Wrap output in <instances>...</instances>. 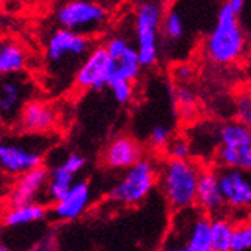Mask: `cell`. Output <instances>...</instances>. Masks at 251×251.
I'll return each instance as SVG.
<instances>
[{
  "instance_id": "obj_1",
  "label": "cell",
  "mask_w": 251,
  "mask_h": 251,
  "mask_svg": "<svg viewBox=\"0 0 251 251\" xmlns=\"http://www.w3.org/2000/svg\"><path fill=\"white\" fill-rule=\"evenodd\" d=\"M247 50V36L236 15L226 3L220 8L217 23L204 39L203 51L215 65H232Z\"/></svg>"
},
{
  "instance_id": "obj_2",
  "label": "cell",
  "mask_w": 251,
  "mask_h": 251,
  "mask_svg": "<svg viewBox=\"0 0 251 251\" xmlns=\"http://www.w3.org/2000/svg\"><path fill=\"white\" fill-rule=\"evenodd\" d=\"M94 49V41L90 36L77 33L66 29H56L50 33L45 42V62L50 75L65 80L73 75L83 59Z\"/></svg>"
},
{
  "instance_id": "obj_3",
  "label": "cell",
  "mask_w": 251,
  "mask_h": 251,
  "mask_svg": "<svg viewBox=\"0 0 251 251\" xmlns=\"http://www.w3.org/2000/svg\"><path fill=\"white\" fill-rule=\"evenodd\" d=\"M51 145V137L44 134H18L5 137L0 143V172L21 176L39 166Z\"/></svg>"
},
{
  "instance_id": "obj_4",
  "label": "cell",
  "mask_w": 251,
  "mask_h": 251,
  "mask_svg": "<svg viewBox=\"0 0 251 251\" xmlns=\"http://www.w3.org/2000/svg\"><path fill=\"white\" fill-rule=\"evenodd\" d=\"M200 169L191 159H167L158 172V182L169 206L176 212L194 206Z\"/></svg>"
},
{
  "instance_id": "obj_5",
  "label": "cell",
  "mask_w": 251,
  "mask_h": 251,
  "mask_svg": "<svg viewBox=\"0 0 251 251\" xmlns=\"http://www.w3.org/2000/svg\"><path fill=\"white\" fill-rule=\"evenodd\" d=\"M215 159L221 169H251V129L250 126L232 121L218 128V148Z\"/></svg>"
},
{
  "instance_id": "obj_6",
  "label": "cell",
  "mask_w": 251,
  "mask_h": 251,
  "mask_svg": "<svg viewBox=\"0 0 251 251\" xmlns=\"http://www.w3.org/2000/svg\"><path fill=\"white\" fill-rule=\"evenodd\" d=\"M158 180V169L152 159L142 161L126 169L122 177L111 188L108 197L122 206H135L148 199Z\"/></svg>"
},
{
  "instance_id": "obj_7",
  "label": "cell",
  "mask_w": 251,
  "mask_h": 251,
  "mask_svg": "<svg viewBox=\"0 0 251 251\" xmlns=\"http://www.w3.org/2000/svg\"><path fill=\"white\" fill-rule=\"evenodd\" d=\"M163 9L153 0L140 3L135 14V50L142 68H151L158 62L159 26H161Z\"/></svg>"
},
{
  "instance_id": "obj_8",
  "label": "cell",
  "mask_w": 251,
  "mask_h": 251,
  "mask_svg": "<svg viewBox=\"0 0 251 251\" xmlns=\"http://www.w3.org/2000/svg\"><path fill=\"white\" fill-rule=\"evenodd\" d=\"M107 11L92 0H68L56 11V21L66 30L87 35L97 32L107 21Z\"/></svg>"
},
{
  "instance_id": "obj_9",
  "label": "cell",
  "mask_w": 251,
  "mask_h": 251,
  "mask_svg": "<svg viewBox=\"0 0 251 251\" xmlns=\"http://www.w3.org/2000/svg\"><path fill=\"white\" fill-rule=\"evenodd\" d=\"M35 84L23 73L0 77V125L15 126L21 110L33 100Z\"/></svg>"
},
{
  "instance_id": "obj_10",
  "label": "cell",
  "mask_w": 251,
  "mask_h": 251,
  "mask_svg": "<svg viewBox=\"0 0 251 251\" xmlns=\"http://www.w3.org/2000/svg\"><path fill=\"white\" fill-rule=\"evenodd\" d=\"M170 230L184 239L191 251H212L211 248V218L197 206L176 211Z\"/></svg>"
},
{
  "instance_id": "obj_11",
  "label": "cell",
  "mask_w": 251,
  "mask_h": 251,
  "mask_svg": "<svg viewBox=\"0 0 251 251\" xmlns=\"http://www.w3.org/2000/svg\"><path fill=\"white\" fill-rule=\"evenodd\" d=\"M102 45L108 56V83L116 80L134 83L139 78L142 65L135 47L129 41L122 36H113Z\"/></svg>"
},
{
  "instance_id": "obj_12",
  "label": "cell",
  "mask_w": 251,
  "mask_h": 251,
  "mask_svg": "<svg viewBox=\"0 0 251 251\" xmlns=\"http://www.w3.org/2000/svg\"><path fill=\"white\" fill-rule=\"evenodd\" d=\"M74 86L78 90H102L108 83V56L104 45H95L83 59L74 74Z\"/></svg>"
},
{
  "instance_id": "obj_13",
  "label": "cell",
  "mask_w": 251,
  "mask_h": 251,
  "mask_svg": "<svg viewBox=\"0 0 251 251\" xmlns=\"http://www.w3.org/2000/svg\"><path fill=\"white\" fill-rule=\"evenodd\" d=\"M215 173L226 208L238 211L248 209L251 204V182L248 172L238 169H220Z\"/></svg>"
},
{
  "instance_id": "obj_14",
  "label": "cell",
  "mask_w": 251,
  "mask_h": 251,
  "mask_svg": "<svg viewBox=\"0 0 251 251\" xmlns=\"http://www.w3.org/2000/svg\"><path fill=\"white\" fill-rule=\"evenodd\" d=\"M57 110L42 100L29 101L21 110L15 128L23 134H49L57 124Z\"/></svg>"
},
{
  "instance_id": "obj_15",
  "label": "cell",
  "mask_w": 251,
  "mask_h": 251,
  "mask_svg": "<svg viewBox=\"0 0 251 251\" xmlns=\"http://www.w3.org/2000/svg\"><path fill=\"white\" fill-rule=\"evenodd\" d=\"M49 180V169L45 166H39L25 175L18 176L14 188L9 193L8 206H23V204L41 203L39 197L44 193V188Z\"/></svg>"
},
{
  "instance_id": "obj_16",
  "label": "cell",
  "mask_w": 251,
  "mask_h": 251,
  "mask_svg": "<svg viewBox=\"0 0 251 251\" xmlns=\"http://www.w3.org/2000/svg\"><path fill=\"white\" fill-rule=\"evenodd\" d=\"M143 159V148L129 135H119L113 139L104 151L102 161L108 169L126 170Z\"/></svg>"
},
{
  "instance_id": "obj_17",
  "label": "cell",
  "mask_w": 251,
  "mask_h": 251,
  "mask_svg": "<svg viewBox=\"0 0 251 251\" xmlns=\"http://www.w3.org/2000/svg\"><path fill=\"white\" fill-rule=\"evenodd\" d=\"M194 206H197L203 214L208 217H223V212L227 209L224 200L221 197L218 182H217V173L214 170H201L197 188H196V201Z\"/></svg>"
},
{
  "instance_id": "obj_18",
  "label": "cell",
  "mask_w": 251,
  "mask_h": 251,
  "mask_svg": "<svg viewBox=\"0 0 251 251\" xmlns=\"http://www.w3.org/2000/svg\"><path fill=\"white\" fill-rule=\"evenodd\" d=\"M90 203V185L86 180H75L59 201L53 204L51 215L59 221H74L80 218Z\"/></svg>"
},
{
  "instance_id": "obj_19",
  "label": "cell",
  "mask_w": 251,
  "mask_h": 251,
  "mask_svg": "<svg viewBox=\"0 0 251 251\" xmlns=\"http://www.w3.org/2000/svg\"><path fill=\"white\" fill-rule=\"evenodd\" d=\"M29 62L27 50L15 39L0 41V77L23 74Z\"/></svg>"
},
{
  "instance_id": "obj_20",
  "label": "cell",
  "mask_w": 251,
  "mask_h": 251,
  "mask_svg": "<svg viewBox=\"0 0 251 251\" xmlns=\"http://www.w3.org/2000/svg\"><path fill=\"white\" fill-rule=\"evenodd\" d=\"M75 184V176L73 173L68 172L62 163L53 166L51 169H49V180L47 185L44 188V204L45 203H56L59 201L68 191L71 190V187Z\"/></svg>"
},
{
  "instance_id": "obj_21",
  "label": "cell",
  "mask_w": 251,
  "mask_h": 251,
  "mask_svg": "<svg viewBox=\"0 0 251 251\" xmlns=\"http://www.w3.org/2000/svg\"><path fill=\"white\" fill-rule=\"evenodd\" d=\"M47 217V206L42 203H30L23 206L8 208L3 214V223L8 227H20L32 223L42 221Z\"/></svg>"
},
{
  "instance_id": "obj_22",
  "label": "cell",
  "mask_w": 251,
  "mask_h": 251,
  "mask_svg": "<svg viewBox=\"0 0 251 251\" xmlns=\"http://www.w3.org/2000/svg\"><path fill=\"white\" fill-rule=\"evenodd\" d=\"M235 224L223 217L211 220V248L212 251H230Z\"/></svg>"
},
{
  "instance_id": "obj_23",
  "label": "cell",
  "mask_w": 251,
  "mask_h": 251,
  "mask_svg": "<svg viewBox=\"0 0 251 251\" xmlns=\"http://www.w3.org/2000/svg\"><path fill=\"white\" fill-rule=\"evenodd\" d=\"M159 32L163 33V39H166L169 42L182 41L185 35L184 18H182V15L176 9H169L166 14H163Z\"/></svg>"
},
{
  "instance_id": "obj_24",
  "label": "cell",
  "mask_w": 251,
  "mask_h": 251,
  "mask_svg": "<svg viewBox=\"0 0 251 251\" xmlns=\"http://www.w3.org/2000/svg\"><path fill=\"white\" fill-rule=\"evenodd\" d=\"M164 152L167 155V159H176V161H185L191 158L193 149L190 145V140L185 137H172L164 146Z\"/></svg>"
},
{
  "instance_id": "obj_25",
  "label": "cell",
  "mask_w": 251,
  "mask_h": 251,
  "mask_svg": "<svg viewBox=\"0 0 251 251\" xmlns=\"http://www.w3.org/2000/svg\"><path fill=\"white\" fill-rule=\"evenodd\" d=\"M251 247V226L250 223H241L233 227L230 251H248Z\"/></svg>"
},
{
  "instance_id": "obj_26",
  "label": "cell",
  "mask_w": 251,
  "mask_h": 251,
  "mask_svg": "<svg viewBox=\"0 0 251 251\" xmlns=\"http://www.w3.org/2000/svg\"><path fill=\"white\" fill-rule=\"evenodd\" d=\"M172 129L169 125L166 124H156L152 126V129L149 131V137L148 142L149 146L153 149H164V146L167 145V142L172 139Z\"/></svg>"
},
{
  "instance_id": "obj_27",
  "label": "cell",
  "mask_w": 251,
  "mask_h": 251,
  "mask_svg": "<svg viewBox=\"0 0 251 251\" xmlns=\"http://www.w3.org/2000/svg\"><path fill=\"white\" fill-rule=\"evenodd\" d=\"M107 87L111 90V95L118 104H128L134 97V86L129 81L116 80L108 83Z\"/></svg>"
},
{
  "instance_id": "obj_28",
  "label": "cell",
  "mask_w": 251,
  "mask_h": 251,
  "mask_svg": "<svg viewBox=\"0 0 251 251\" xmlns=\"http://www.w3.org/2000/svg\"><path fill=\"white\" fill-rule=\"evenodd\" d=\"M236 116L238 122L250 126L251 124V97L248 92L241 94L236 100Z\"/></svg>"
},
{
  "instance_id": "obj_29",
  "label": "cell",
  "mask_w": 251,
  "mask_h": 251,
  "mask_svg": "<svg viewBox=\"0 0 251 251\" xmlns=\"http://www.w3.org/2000/svg\"><path fill=\"white\" fill-rule=\"evenodd\" d=\"M62 166L70 173L77 176L86 166V158L83 155H80V153H70L62 161Z\"/></svg>"
},
{
  "instance_id": "obj_30",
  "label": "cell",
  "mask_w": 251,
  "mask_h": 251,
  "mask_svg": "<svg viewBox=\"0 0 251 251\" xmlns=\"http://www.w3.org/2000/svg\"><path fill=\"white\" fill-rule=\"evenodd\" d=\"M159 251H191L187 244L184 242V239H180L175 232H169L167 239L164 241V244L159 248Z\"/></svg>"
},
{
  "instance_id": "obj_31",
  "label": "cell",
  "mask_w": 251,
  "mask_h": 251,
  "mask_svg": "<svg viewBox=\"0 0 251 251\" xmlns=\"http://www.w3.org/2000/svg\"><path fill=\"white\" fill-rule=\"evenodd\" d=\"M176 101H177V105L182 108V110H191L194 108V104H196V95L191 92L190 89L187 87H180L177 89L176 92Z\"/></svg>"
},
{
  "instance_id": "obj_32",
  "label": "cell",
  "mask_w": 251,
  "mask_h": 251,
  "mask_svg": "<svg viewBox=\"0 0 251 251\" xmlns=\"http://www.w3.org/2000/svg\"><path fill=\"white\" fill-rule=\"evenodd\" d=\"M245 3H247V0H227V2H226V5L229 6L236 15H239L244 11Z\"/></svg>"
},
{
  "instance_id": "obj_33",
  "label": "cell",
  "mask_w": 251,
  "mask_h": 251,
  "mask_svg": "<svg viewBox=\"0 0 251 251\" xmlns=\"http://www.w3.org/2000/svg\"><path fill=\"white\" fill-rule=\"evenodd\" d=\"M3 139H5V132H3V126L0 125V143H2Z\"/></svg>"
},
{
  "instance_id": "obj_34",
  "label": "cell",
  "mask_w": 251,
  "mask_h": 251,
  "mask_svg": "<svg viewBox=\"0 0 251 251\" xmlns=\"http://www.w3.org/2000/svg\"><path fill=\"white\" fill-rule=\"evenodd\" d=\"M0 251H11V248H8L5 244H2V242H0Z\"/></svg>"
},
{
  "instance_id": "obj_35",
  "label": "cell",
  "mask_w": 251,
  "mask_h": 251,
  "mask_svg": "<svg viewBox=\"0 0 251 251\" xmlns=\"http://www.w3.org/2000/svg\"><path fill=\"white\" fill-rule=\"evenodd\" d=\"M2 2H15V0H2Z\"/></svg>"
}]
</instances>
